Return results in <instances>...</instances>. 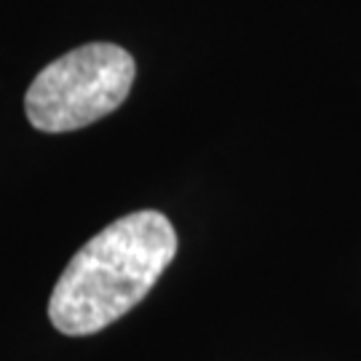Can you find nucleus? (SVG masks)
<instances>
[{
	"instance_id": "2",
	"label": "nucleus",
	"mask_w": 361,
	"mask_h": 361,
	"mask_svg": "<svg viewBox=\"0 0 361 361\" xmlns=\"http://www.w3.org/2000/svg\"><path fill=\"white\" fill-rule=\"evenodd\" d=\"M137 78L134 56L116 43H86L40 70L25 94V116L38 131L91 126L126 102Z\"/></svg>"
},
{
	"instance_id": "1",
	"label": "nucleus",
	"mask_w": 361,
	"mask_h": 361,
	"mask_svg": "<svg viewBox=\"0 0 361 361\" xmlns=\"http://www.w3.org/2000/svg\"><path fill=\"white\" fill-rule=\"evenodd\" d=\"M166 214L118 217L78 249L49 297V322L67 337L97 335L137 308L177 255Z\"/></svg>"
}]
</instances>
